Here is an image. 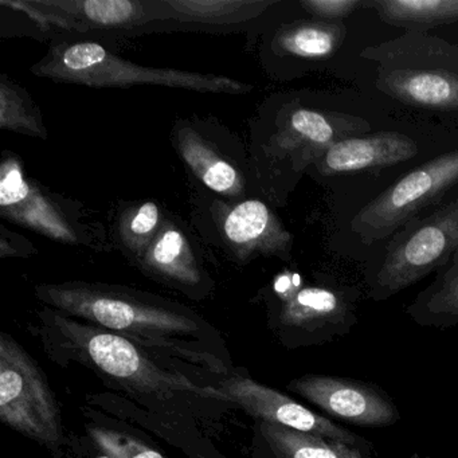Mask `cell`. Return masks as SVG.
Segmentation results:
<instances>
[{"label": "cell", "instance_id": "6", "mask_svg": "<svg viewBox=\"0 0 458 458\" xmlns=\"http://www.w3.org/2000/svg\"><path fill=\"white\" fill-rule=\"evenodd\" d=\"M0 214L64 245H90L89 227L80 221L74 206L28 179L22 162L4 152L0 167Z\"/></svg>", "mask_w": 458, "mask_h": 458}, {"label": "cell", "instance_id": "8", "mask_svg": "<svg viewBox=\"0 0 458 458\" xmlns=\"http://www.w3.org/2000/svg\"><path fill=\"white\" fill-rule=\"evenodd\" d=\"M288 388L331 417L361 428H387L401 420L395 402L377 386L351 377L305 375Z\"/></svg>", "mask_w": 458, "mask_h": 458}, {"label": "cell", "instance_id": "3", "mask_svg": "<svg viewBox=\"0 0 458 458\" xmlns=\"http://www.w3.org/2000/svg\"><path fill=\"white\" fill-rule=\"evenodd\" d=\"M458 250V199L407 222L391 240L371 296L386 300L444 267Z\"/></svg>", "mask_w": 458, "mask_h": 458}, {"label": "cell", "instance_id": "23", "mask_svg": "<svg viewBox=\"0 0 458 458\" xmlns=\"http://www.w3.org/2000/svg\"><path fill=\"white\" fill-rule=\"evenodd\" d=\"M0 127L31 138H47L38 106L30 95L6 74L0 79Z\"/></svg>", "mask_w": 458, "mask_h": 458}, {"label": "cell", "instance_id": "7", "mask_svg": "<svg viewBox=\"0 0 458 458\" xmlns=\"http://www.w3.org/2000/svg\"><path fill=\"white\" fill-rule=\"evenodd\" d=\"M45 30L72 34L127 33L165 20L157 0H2Z\"/></svg>", "mask_w": 458, "mask_h": 458}, {"label": "cell", "instance_id": "5", "mask_svg": "<svg viewBox=\"0 0 458 458\" xmlns=\"http://www.w3.org/2000/svg\"><path fill=\"white\" fill-rule=\"evenodd\" d=\"M458 184V149L415 168L364 206L352 221L363 242L385 240Z\"/></svg>", "mask_w": 458, "mask_h": 458}, {"label": "cell", "instance_id": "24", "mask_svg": "<svg viewBox=\"0 0 458 458\" xmlns=\"http://www.w3.org/2000/svg\"><path fill=\"white\" fill-rule=\"evenodd\" d=\"M162 208L155 202H143L120 216L117 233L123 248L140 261L165 225Z\"/></svg>", "mask_w": 458, "mask_h": 458}, {"label": "cell", "instance_id": "22", "mask_svg": "<svg viewBox=\"0 0 458 458\" xmlns=\"http://www.w3.org/2000/svg\"><path fill=\"white\" fill-rule=\"evenodd\" d=\"M379 17L399 28L422 29L458 22V0H372Z\"/></svg>", "mask_w": 458, "mask_h": 458}, {"label": "cell", "instance_id": "20", "mask_svg": "<svg viewBox=\"0 0 458 458\" xmlns=\"http://www.w3.org/2000/svg\"><path fill=\"white\" fill-rule=\"evenodd\" d=\"M345 28L339 22L315 20L291 23L278 31L275 47L281 55L305 60L328 58L342 47Z\"/></svg>", "mask_w": 458, "mask_h": 458}, {"label": "cell", "instance_id": "25", "mask_svg": "<svg viewBox=\"0 0 458 458\" xmlns=\"http://www.w3.org/2000/svg\"><path fill=\"white\" fill-rule=\"evenodd\" d=\"M90 436L109 458H165L152 447L109 428H90Z\"/></svg>", "mask_w": 458, "mask_h": 458}, {"label": "cell", "instance_id": "1", "mask_svg": "<svg viewBox=\"0 0 458 458\" xmlns=\"http://www.w3.org/2000/svg\"><path fill=\"white\" fill-rule=\"evenodd\" d=\"M31 72L52 81L89 88L165 87L229 95H243L253 89L251 85L216 74L138 65L87 39L53 45Z\"/></svg>", "mask_w": 458, "mask_h": 458}, {"label": "cell", "instance_id": "16", "mask_svg": "<svg viewBox=\"0 0 458 458\" xmlns=\"http://www.w3.org/2000/svg\"><path fill=\"white\" fill-rule=\"evenodd\" d=\"M275 4V0H157L165 22L194 28L242 25Z\"/></svg>", "mask_w": 458, "mask_h": 458}, {"label": "cell", "instance_id": "28", "mask_svg": "<svg viewBox=\"0 0 458 458\" xmlns=\"http://www.w3.org/2000/svg\"><path fill=\"white\" fill-rule=\"evenodd\" d=\"M411 458H422V457H420V455H418V454H414V455H412ZM425 458H430V457H425Z\"/></svg>", "mask_w": 458, "mask_h": 458}, {"label": "cell", "instance_id": "11", "mask_svg": "<svg viewBox=\"0 0 458 458\" xmlns=\"http://www.w3.org/2000/svg\"><path fill=\"white\" fill-rule=\"evenodd\" d=\"M355 321L347 297L324 286L291 289L280 310L281 326L307 332L312 343L344 336Z\"/></svg>", "mask_w": 458, "mask_h": 458}, {"label": "cell", "instance_id": "17", "mask_svg": "<svg viewBox=\"0 0 458 458\" xmlns=\"http://www.w3.org/2000/svg\"><path fill=\"white\" fill-rule=\"evenodd\" d=\"M140 264L147 272L175 285L194 288L203 281V272L189 238L168 218L141 257Z\"/></svg>", "mask_w": 458, "mask_h": 458}, {"label": "cell", "instance_id": "2", "mask_svg": "<svg viewBox=\"0 0 458 458\" xmlns=\"http://www.w3.org/2000/svg\"><path fill=\"white\" fill-rule=\"evenodd\" d=\"M39 300L69 315L87 318L112 331L128 334H189L198 328L189 316L157 302L95 284L39 285Z\"/></svg>", "mask_w": 458, "mask_h": 458}, {"label": "cell", "instance_id": "4", "mask_svg": "<svg viewBox=\"0 0 458 458\" xmlns=\"http://www.w3.org/2000/svg\"><path fill=\"white\" fill-rule=\"evenodd\" d=\"M0 420L39 444H60L55 396L33 359L6 334L0 336Z\"/></svg>", "mask_w": 458, "mask_h": 458}, {"label": "cell", "instance_id": "26", "mask_svg": "<svg viewBox=\"0 0 458 458\" xmlns=\"http://www.w3.org/2000/svg\"><path fill=\"white\" fill-rule=\"evenodd\" d=\"M302 9L318 20L339 22L343 18L350 17L359 7L366 6L359 0H301Z\"/></svg>", "mask_w": 458, "mask_h": 458}, {"label": "cell", "instance_id": "12", "mask_svg": "<svg viewBox=\"0 0 458 458\" xmlns=\"http://www.w3.org/2000/svg\"><path fill=\"white\" fill-rule=\"evenodd\" d=\"M219 224L226 245L240 259L254 254L286 257L291 250L292 235L261 200L246 199L227 208Z\"/></svg>", "mask_w": 458, "mask_h": 458}, {"label": "cell", "instance_id": "19", "mask_svg": "<svg viewBox=\"0 0 458 458\" xmlns=\"http://www.w3.org/2000/svg\"><path fill=\"white\" fill-rule=\"evenodd\" d=\"M262 438L275 458H374L372 445L351 446L326 437L259 422Z\"/></svg>", "mask_w": 458, "mask_h": 458}, {"label": "cell", "instance_id": "15", "mask_svg": "<svg viewBox=\"0 0 458 458\" xmlns=\"http://www.w3.org/2000/svg\"><path fill=\"white\" fill-rule=\"evenodd\" d=\"M377 87L407 106L458 111V74L444 69H395L382 72Z\"/></svg>", "mask_w": 458, "mask_h": 458}, {"label": "cell", "instance_id": "14", "mask_svg": "<svg viewBox=\"0 0 458 458\" xmlns=\"http://www.w3.org/2000/svg\"><path fill=\"white\" fill-rule=\"evenodd\" d=\"M417 154V143L409 136L377 132L337 141L316 165L323 175L332 176L398 165Z\"/></svg>", "mask_w": 458, "mask_h": 458}, {"label": "cell", "instance_id": "21", "mask_svg": "<svg viewBox=\"0 0 458 458\" xmlns=\"http://www.w3.org/2000/svg\"><path fill=\"white\" fill-rule=\"evenodd\" d=\"M452 259L446 270L407 308L418 326L441 329L458 326V250Z\"/></svg>", "mask_w": 458, "mask_h": 458}, {"label": "cell", "instance_id": "18", "mask_svg": "<svg viewBox=\"0 0 458 458\" xmlns=\"http://www.w3.org/2000/svg\"><path fill=\"white\" fill-rule=\"evenodd\" d=\"M176 148L190 170L211 191L226 197L242 195L245 181L241 171L199 133L182 128L176 135Z\"/></svg>", "mask_w": 458, "mask_h": 458}, {"label": "cell", "instance_id": "27", "mask_svg": "<svg viewBox=\"0 0 458 458\" xmlns=\"http://www.w3.org/2000/svg\"><path fill=\"white\" fill-rule=\"evenodd\" d=\"M37 253L36 246L26 240L23 235L17 234L7 229L6 226H2L0 229V256L2 259L7 257H31Z\"/></svg>", "mask_w": 458, "mask_h": 458}, {"label": "cell", "instance_id": "13", "mask_svg": "<svg viewBox=\"0 0 458 458\" xmlns=\"http://www.w3.org/2000/svg\"><path fill=\"white\" fill-rule=\"evenodd\" d=\"M369 124L359 117L297 108L278 136L281 148L297 154L301 165L318 163L337 141L366 132Z\"/></svg>", "mask_w": 458, "mask_h": 458}, {"label": "cell", "instance_id": "10", "mask_svg": "<svg viewBox=\"0 0 458 458\" xmlns=\"http://www.w3.org/2000/svg\"><path fill=\"white\" fill-rule=\"evenodd\" d=\"M61 327L68 334L79 339L80 347L84 348L90 360L106 374L123 382L131 383L148 393L190 390L203 393L205 390L192 386L189 380L155 366L130 340L112 332L87 329L71 321H61Z\"/></svg>", "mask_w": 458, "mask_h": 458}, {"label": "cell", "instance_id": "9", "mask_svg": "<svg viewBox=\"0 0 458 458\" xmlns=\"http://www.w3.org/2000/svg\"><path fill=\"white\" fill-rule=\"evenodd\" d=\"M206 395L226 399L242 407L261 422L284 426L293 430L326 437L351 446L369 444L352 431L332 422L328 418L302 406L280 391L267 387L248 377H234L225 380L218 388H205Z\"/></svg>", "mask_w": 458, "mask_h": 458}]
</instances>
